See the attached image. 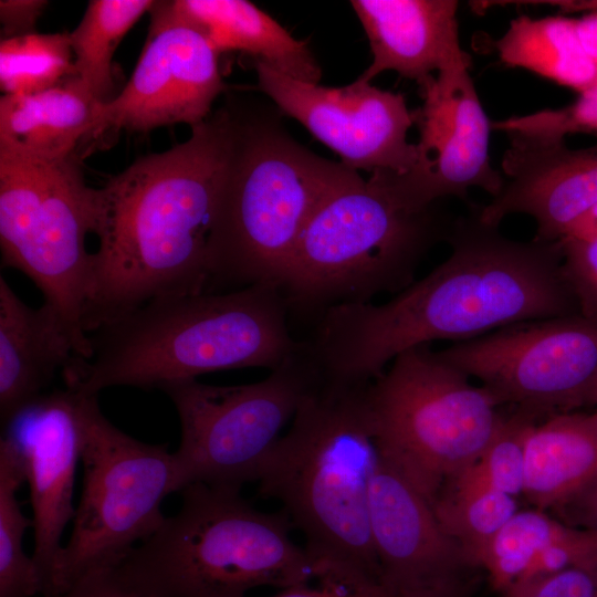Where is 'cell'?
I'll use <instances>...</instances> for the list:
<instances>
[{"label":"cell","mask_w":597,"mask_h":597,"mask_svg":"<svg viewBox=\"0 0 597 597\" xmlns=\"http://www.w3.org/2000/svg\"><path fill=\"white\" fill-rule=\"evenodd\" d=\"M82 155L57 160L0 150L2 265L24 273L72 331L82 358L91 356L83 312L91 281L94 188L85 184Z\"/></svg>","instance_id":"cell-10"},{"label":"cell","mask_w":597,"mask_h":597,"mask_svg":"<svg viewBox=\"0 0 597 597\" xmlns=\"http://www.w3.org/2000/svg\"><path fill=\"white\" fill-rule=\"evenodd\" d=\"M442 530L472 556L519 511L514 496L484 485L450 480L431 503Z\"/></svg>","instance_id":"cell-28"},{"label":"cell","mask_w":597,"mask_h":597,"mask_svg":"<svg viewBox=\"0 0 597 597\" xmlns=\"http://www.w3.org/2000/svg\"><path fill=\"white\" fill-rule=\"evenodd\" d=\"M463 52L422 88L423 104L413 111L419 130L415 165L404 174L376 171L368 180L397 206L422 211L446 197L465 200L471 188L491 197L503 176L490 161L489 119Z\"/></svg>","instance_id":"cell-13"},{"label":"cell","mask_w":597,"mask_h":597,"mask_svg":"<svg viewBox=\"0 0 597 597\" xmlns=\"http://www.w3.org/2000/svg\"><path fill=\"white\" fill-rule=\"evenodd\" d=\"M387 587V597H471L474 580L462 574L425 584Z\"/></svg>","instance_id":"cell-37"},{"label":"cell","mask_w":597,"mask_h":597,"mask_svg":"<svg viewBox=\"0 0 597 597\" xmlns=\"http://www.w3.org/2000/svg\"><path fill=\"white\" fill-rule=\"evenodd\" d=\"M254 67L259 88L279 111L301 123L346 167L404 174L415 165L416 144L407 139L415 114L402 94L358 78L341 87L307 83L261 61Z\"/></svg>","instance_id":"cell-15"},{"label":"cell","mask_w":597,"mask_h":597,"mask_svg":"<svg viewBox=\"0 0 597 597\" xmlns=\"http://www.w3.org/2000/svg\"><path fill=\"white\" fill-rule=\"evenodd\" d=\"M145 46L125 87L100 103L86 143L113 132H148L161 126L191 127L211 114L226 91L219 53L198 30L174 17L164 1L149 10Z\"/></svg>","instance_id":"cell-14"},{"label":"cell","mask_w":597,"mask_h":597,"mask_svg":"<svg viewBox=\"0 0 597 597\" xmlns=\"http://www.w3.org/2000/svg\"><path fill=\"white\" fill-rule=\"evenodd\" d=\"M502 597H597V567L569 568L516 585Z\"/></svg>","instance_id":"cell-34"},{"label":"cell","mask_w":597,"mask_h":597,"mask_svg":"<svg viewBox=\"0 0 597 597\" xmlns=\"http://www.w3.org/2000/svg\"><path fill=\"white\" fill-rule=\"evenodd\" d=\"M595 405H597V397H596V402H595Z\"/></svg>","instance_id":"cell-40"},{"label":"cell","mask_w":597,"mask_h":597,"mask_svg":"<svg viewBox=\"0 0 597 597\" xmlns=\"http://www.w3.org/2000/svg\"><path fill=\"white\" fill-rule=\"evenodd\" d=\"M317 562L310 577L272 597H387L388 587L380 579L346 565Z\"/></svg>","instance_id":"cell-32"},{"label":"cell","mask_w":597,"mask_h":597,"mask_svg":"<svg viewBox=\"0 0 597 597\" xmlns=\"http://www.w3.org/2000/svg\"><path fill=\"white\" fill-rule=\"evenodd\" d=\"M74 357L77 342L48 303L25 304L0 275V420L6 426L43 395Z\"/></svg>","instance_id":"cell-20"},{"label":"cell","mask_w":597,"mask_h":597,"mask_svg":"<svg viewBox=\"0 0 597 597\" xmlns=\"http://www.w3.org/2000/svg\"><path fill=\"white\" fill-rule=\"evenodd\" d=\"M276 285L156 300L90 334L91 356L62 373L87 396L126 386L160 389L211 371L274 370L298 347Z\"/></svg>","instance_id":"cell-3"},{"label":"cell","mask_w":597,"mask_h":597,"mask_svg":"<svg viewBox=\"0 0 597 597\" xmlns=\"http://www.w3.org/2000/svg\"><path fill=\"white\" fill-rule=\"evenodd\" d=\"M368 384L322 377L277 440L258 482L261 495L281 503L314 559L381 580L368 512L379 460L367 408Z\"/></svg>","instance_id":"cell-5"},{"label":"cell","mask_w":597,"mask_h":597,"mask_svg":"<svg viewBox=\"0 0 597 597\" xmlns=\"http://www.w3.org/2000/svg\"><path fill=\"white\" fill-rule=\"evenodd\" d=\"M368 512L384 584H425L471 568L463 548L442 530L430 503L380 453Z\"/></svg>","instance_id":"cell-18"},{"label":"cell","mask_w":597,"mask_h":597,"mask_svg":"<svg viewBox=\"0 0 597 597\" xmlns=\"http://www.w3.org/2000/svg\"><path fill=\"white\" fill-rule=\"evenodd\" d=\"M438 353L501 406L537 421L596 402L597 317L576 313L520 322Z\"/></svg>","instance_id":"cell-12"},{"label":"cell","mask_w":597,"mask_h":597,"mask_svg":"<svg viewBox=\"0 0 597 597\" xmlns=\"http://www.w3.org/2000/svg\"><path fill=\"white\" fill-rule=\"evenodd\" d=\"M563 270L579 313L597 317V237L561 241Z\"/></svg>","instance_id":"cell-33"},{"label":"cell","mask_w":597,"mask_h":597,"mask_svg":"<svg viewBox=\"0 0 597 597\" xmlns=\"http://www.w3.org/2000/svg\"><path fill=\"white\" fill-rule=\"evenodd\" d=\"M367 35L373 61L357 77L370 83L385 71L422 88L464 51L455 0H352Z\"/></svg>","instance_id":"cell-19"},{"label":"cell","mask_w":597,"mask_h":597,"mask_svg":"<svg viewBox=\"0 0 597 597\" xmlns=\"http://www.w3.org/2000/svg\"><path fill=\"white\" fill-rule=\"evenodd\" d=\"M506 135L503 185L476 207L480 219L499 227L511 214H526L536 224L534 239L561 241L597 206V146L570 149L564 142Z\"/></svg>","instance_id":"cell-17"},{"label":"cell","mask_w":597,"mask_h":597,"mask_svg":"<svg viewBox=\"0 0 597 597\" xmlns=\"http://www.w3.org/2000/svg\"><path fill=\"white\" fill-rule=\"evenodd\" d=\"M25 482L21 458L4 438L0 440V597H42V585L23 537L33 527L17 498Z\"/></svg>","instance_id":"cell-27"},{"label":"cell","mask_w":597,"mask_h":597,"mask_svg":"<svg viewBox=\"0 0 597 597\" xmlns=\"http://www.w3.org/2000/svg\"><path fill=\"white\" fill-rule=\"evenodd\" d=\"M176 18L198 30L220 54L240 51L298 81L318 84L321 66L308 43L245 0L164 1Z\"/></svg>","instance_id":"cell-22"},{"label":"cell","mask_w":597,"mask_h":597,"mask_svg":"<svg viewBox=\"0 0 597 597\" xmlns=\"http://www.w3.org/2000/svg\"><path fill=\"white\" fill-rule=\"evenodd\" d=\"M491 127L505 134L554 142H564L566 135L575 133L597 137V82L565 107L494 121Z\"/></svg>","instance_id":"cell-31"},{"label":"cell","mask_w":597,"mask_h":597,"mask_svg":"<svg viewBox=\"0 0 597 597\" xmlns=\"http://www.w3.org/2000/svg\"><path fill=\"white\" fill-rule=\"evenodd\" d=\"M575 526L552 519L541 510H519L471 558L483 568L493 589L503 594L520 584L534 561Z\"/></svg>","instance_id":"cell-26"},{"label":"cell","mask_w":597,"mask_h":597,"mask_svg":"<svg viewBox=\"0 0 597 597\" xmlns=\"http://www.w3.org/2000/svg\"><path fill=\"white\" fill-rule=\"evenodd\" d=\"M447 242L448 258L387 302L338 305L317 320L305 342L325 379L367 384L412 347L579 313L559 241L510 239L471 207Z\"/></svg>","instance_id":"cell-1"},{"label":"cell","mask_w":597,"mask_h":597,"mask_svg":"<svg viewBox=\"0 0 597 597\" xmlns=\"http://www.w3.org/2000/svg\"><path fill=\"white\" fill-rule=\"evenodd\" d=\"M98 105L75 74L36 94H3L0 150L42 160L83 156Z\"/></svg>","instance_id":"cell-21"},{"label":"cell","mask_w":597,"mask_h":597,"mask_svg":"<svg viewBox=\"0 0 597 597\" xmlns=\"http://www.w3.org/2000/svg\"><path fill=\"white\" fill-rule=\"evenodd\" d=\"M379 453L430 503L482 454L505 415L428 345L400 353L366 389Z\"/></svg>","instance_id":"cell-8"},{"label":"cell","mask_w":597,"mask_h":597,"mask_svg":"<svg viewBox=\"0 0 597 597\" xmlns=\"http://www.w3.org/2000/svg\"><path fill=\"white\" fill-rule=\"evenodd\" d=\"M567 237L591 238L597 237V206L587 212L570 230ZM565 237V238H567Z\"/></svg>","instance_id":"cell-39"},{"label":"cell","mask_w":597,"mask_h":597,"mask_svg":"<svg viewBox=\"0 0 597 597\" xmlns=\"http://www.w3.org/2000/svg\"><path fill=\"white\" fill-rule=\"evenodd\" d=\"M154 3L151 0H92L77 27L69 33L75 55V75L97 102L114 98V53L125 34Z\"/></svg>","instance_id":"cell-25"},{"label":"cell","mask_w":597,"mask_h":597,"mask_svg":"<svg viewBox=\"0 0 597 597\" xmlns=\"http://www.w3.org/2000/svg\"><path fill=\"white\" fill-rule=\"evenodd\" d=\"M229 140L224 104L186 142L139 157L94 188L88 335L149 302L208 291V240Z\"/></svg>","instance_id":"cell-2"},{"label":"cell","mask_w":597,"mask_h":597,"mask_svg":"<svg viewBox=\"0 0 597 597\" xmlns=\"http://www.w3.org/2000/svg\"><path fill=\"white\" fill-rule=\"evenodd\" d=\"M76 395L82 493L70 538L54 565L49 597L91 574L116 569L137 543L163 525L164 500L180 492L174 452L167 444L128 436L103 415L97 396Z\"/></svg>","instance_id":"cell-9"},{"label":"cell","mask_w":597,"mask_h":597,"mask_svg":"<svg viewBox=\"0 0 597 597\" xmlns=\"http://www.w3.org/2000/svg\"><path fill=\"white\" fill-rule=\"evenodd\" d=\"M55 597H144L126 584L115 569L91 574Z\"/></svg>","instance_id":"cell-36"},{"label":"cell","mask_w":597,"mask_h":597,"mask_svg":"<svg viewBox=\"0 0 597 597\" xmlns=\"http://www.w3.org/2000/svg\"><path fill=\"white\" fill-rule=\"evenodd\" d=\"M502 63L523 67L579 93L597 82V57L580 19L520 15L494 41Z\"/></svg>","instance_id":"cell-24"},{"label":"cell","mask_w":597,"mask_h":597,"mask_svg":"<svg viewBox=\"0 0 597 597\" xmlns=\"http://www.w3.org/2000/svg\"><path fill=\"white\" fill-rule=\"evenodd\" d=\"M452 221L434 206H397L356 172L321 202L297 241L280 286L289 310L318 320L338 305L399 293Z\"/></svg>","instance_id":"cell-7"},{"label":"cell","mask_w":597,"mask_h":597,"mask_svg":"<svg viewBox=\"0 0 597 597\" xmlns=\"http://www.w3.org/2000/svg\"><path fill=\"white\" fill-rule=\"evenodd\" d=\"M561 507L576 525L597 528V478Z\"/></svg>","instance_id":"cell-38"},{"label":"cell","mask_w":597,"mask_h":597,"mask_svg":"<svg viewBox=\"0 0 597 597\" xmlns=\"http://www.w3.org/2000/svg\"><path fill=\"white\" fill-rule=\"evenodd\" d=\"M321 379L301 341L258 383L214 386L191 379L165 387L180 421L174 452L180 491L192 483L241 491L258 482L281 431Z\"/></svg>","instance_id":"cell-11"},{"label":"cell","mask_w":597,"mask_h":597,"mask_svg":"<svg viewBox=\"0 0 597 597\" xmlns=\"http://www.w3.org/2000/svg\"><path fill=\"white\" fill-rule=\"evenodd\" d=\"M226 105L230 140L208 240L207 292L280 287L313 213L357 171L300 145L269 115Z\"/></svg>","instance_id":"cell-4"},{"label":"cell","mask_w":597,"mask_h":597,"mask_svg":"<svg viewBox=\"0 0 597 597\" xmlns=\"http://www.w3.org/2000/svg\"><path fill=\"white\" fill-rule=\"evenodd\" d=\"M49 4L44 0H1L0 22L3 39L34 32V27Z\"/></svg>","instance_id":"cell-35"},{"label":"cell","mask_w":597,"mask_h":597,"mask_svg":"<svg viewBox=\"0 0 597 597\" xmlns=\"http://www.w3.org/2000/svg\"><path fill=\"white\" fill-rule=\"evenodd\" d=\"M535 422L538 421L517 410L505 416L478 460L453 479L484 485L514 498L523 494L525 437L530 426Z\"/></svg>","instance_id":"cell-30"},{"label":"cell","mask_w":597,"mask_h":597,"mask_svg":"<svg viewBox=\"0 0 597 597\" xmlns=\"http://www.w3.org/2000/svg\"><path fill=\"white\" fill-rule=\"evenodd\" d=\"M18 451L33 512V562L49 597L62 534L73 520V490L81 461L82 431L77 395L69 388L44 392L2 427Z\"/></svg>","instance_id":"cell-16"},{"label":"cell","mask_w":597,"mask_h":597,"mask_svg":"<svg viewBox=\"0 0 597 597\" xmlns=\"http://www.w3.org/2000/svg\"><path fill=\"white\" fill-rule=\"evenodd\" d=\"M597 478V412H562L530 426L523 495L535 509L561 507Z\"/></svg>","instance_id":"cell-23"},{"label":"cell","mask_w":597,"mask_h":597,"mask_svg":"<svg viewBox=\"0 0 597 597\" xmlns=\"http://www.w3.org/2000/svg\"><path fill=\"white\" fill-rule=\"evenodd\" d=\"M69 33H29L2 39L0 86L4 94L32 95L74 75Z\"/></svg>","instance_id":"cell-29"},{"label":"cell","mask_w":597,"mask_h":597,"mask_svg":"<svg viewBox=\"0 0 597 597\" xmlns=\"http://www.w3.org/2000/svg\"><path fill=\"white\" fill-rule=\"evenodd\" d=\"M178 512L115 569L144 597H245L310 577L316 566L281 512L253 507L240 490L192 483Z\"/></svg>","instance_id":"cell-6"}]
</instances>
